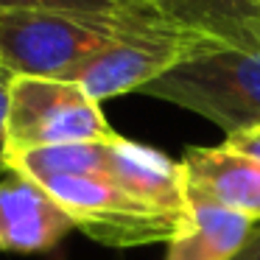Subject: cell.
<instances>
[{
  "label": "cell",
  "instance_id": "1",
  "mask_svg": "<svg viewBox=\"0 0 260 260\" xmlns=\"http://www.w3.org/2000/svg\"><path fill=\"white\" fill-rule=\"evenodd\" d=\"M159 14L157 3L129 14L0 12V68L12 76L68 79L109 42Z\"/></svg>",
  "mask_w": 260,
  "mask_h": 260
},
{
  "label": "cell",
  "instance_id": "2",
  "mask_svg": "<svg viewBox=\"0 0 260 260\" xmlns=\"http://www.w3.org/2000/svg\"><path fill=\"white\" fill-rule=\"evenodd\" d=\"M140 92L213 120L224 135L257 126L260 45L252 51L215 48L199 53L154 79Z\"/></svg>",
  "mask_w": 260,
  "mask_h": 260
},
{
  "label": "cell",
  "instance_id": "3",
  "mask_svg": "<svg viewBox=\"0 0 260 260\" xmlns=\"http://www.w3.org/2000/svg\"><path fill=\"white\" fill-rule=\"evenodd\" d=\"M9 154H25L51 146L107 143L118 132L104 118L101 104L79 84L64 79L12 76L9 81Z\"/></svg>",
  "mask_w": 260,
  "mask_h": 260
},
{
  "label": "cell",
  "instance_id": "4",
  "mask_svg": "<svg viewBox=\"0 0 260 260\" xmlns=\"http://www.w3.org/2000/svg\"><path fill=\"white\" fill-rule=\"evenodd\" d=\"M207 51H215L213 42L179 28L165 14H159L109 42L104 51L81 62L64 81L79 84L92 101L101 104L126 92H140L179 62Z\"/></svg>",
  "mask_w": 260,
  "mask_h": 260
},
{
  "label": "cell",
  "instance_id": "5",
  "mask_svg": "<svg viewBox=\"0 0 260 260\" xmlns=\"http://www.w3.org/2000/svg\"><path fill=\"white\" fill-rule=\"evenodd\" d=\"M53 202L70 215L76 230L107 246H146L171 243L190 221L135 199L101 174L90 176H56L40 182Z\"/></svg>",
  "mask_w": 260,
  "mask_h": 260
},
{
  "label": "cell",
  "instance_id": "6",
  "mask_svg": "<svg viewBox=\"0 0 260 260\" xmlns=\"http://www.w3.org/2000/svg\"><path fill=\"white\" fill-rule=\"evenodd\" d=\"M73 230L70 215L40 182L9 162L0 165V252H48Z\"/></svg>",
  "mask_w": 260,
  "mask_h": 260
},
{
  "label": "cell",
  "instance_id": "7",
  "mask_svg": "<svg viewBox=\"0 0 260 260\" xmlns=\"http://www.w3.org/2000/svg\"><path fill=\"white\" fill-rule=\"evenodd\" d=\"M118 187L157 210L174 215H187V185L182 162L159 154L129 137H115L107 143L104 174Z\"/></svg>",
  "mask_w": 260,
  "mask_h": 260
},
{
  "label": "cell",
  "instance_id": "8",
  "mask_svg": "<svg viewBox=\"0 0 260 260\" xmlns=\"http://www.w3.org/2000/svg\"><path fill=\"white\" fill-rule=\"evenodd\" d=\"M182 171L190 190L260 221V162L230 151L221 143L215 148H187Z\"/></svg>",
  "mask_w": 260,
  "mask_h": 260
},
{
  "label": "cell",
  "instance_id": "9",
  "mask_svg": "<svg viewBox=\"0 0 260 260\" xmlns=\"http://www.w3.org/2000/svg\"><path fill=\"white\" fill-rule=\"evenodd\" d=\"M174 25L215 48L252 51L260 45V0H154Z\"/></svg>",
  "mask_w": 260,
  "mask_h": 260
},
{
  "label": "cell",
  "instance_id": "10",
  "mask_svg": "<svg viewBox=\"0 0 260 260\" xmlns=\"http://www.w3.org/2000/svg\"><path fill=\"white\" fill-rule=\"evenodd\" d=\"M187 226L168 243L165 260H230L257 221L187 187Z\"/></svg>",
  "mask_w": 260,
  "mask_h": 260
},
{
  "label": "cell",
  "instance_id": "11",
  "mask_svg": "<svg viewBox=\"0 0 260 260\" xmlns=\"http://www.w3.org/2000/svg\"><path fill=\"white\" fill-rule=\"evenodd\" d=\"M154 0H0V12H73V14H129Z\"/></svg>",
  "mask_w": 260,
  "mask_h": 260
},
{
  "label": "cell",
  "instance_id": "12",
  "mask_svg": "<svg viewBox=\"0 0 260 260\" xmlns=\"http://www.w3.org/2000/svg\"><path fill=\"white\" fill-rule=\"evenodd\" d=\"M224 146L235 154H243V157L260 162V123L257 126H249V129H241V132H232L226 135Z\"/></svg>",
  "mask_w": 260,
  "mask_h": 260
},
{
  "label": "cell",
  "instance_id": "13",
  "mask_svg": "<svg viewBox=\"0 0 260 260\" xmlns=\"http://www.w3.org/2000/svg\"><path fill=\"white\" fill-rule=\"evenodd\" d=\"M9 81L12 73H0V165L6 162L9 154V135H6V118H9Z\"/></svg>",
  "mask_w": 260,
  "mask_h": 260
},
{
  "label": "cell",
  "instance_id": "14",
  "mask_svg": "<svg viewBox=\"0 0 260 260\" xmlns=\"http://www.w3.org/2000/svg\"><path fill=\"white\" fill-rule=\"evenodd\" d=\"M230 260H260V221L254 224V230H252V235L246 238V243H243Z\"/></svg>",
  "mask_w": 260,
  "mask_h": 260
},
{
  "label": "cell",
  "instance_id": "15",
  "mask_svg": "<svg viewBox=\"0 0 260 260\" xmlns=\"http://www.w3.org/2000/svg\"><path fill=\"white\" fill-rule=\"evenodd\" d=\"M0 73H3V68H0Z\"/></svg>",
  "mask_w": 260,
  "mask_h": 260
}]
</instances>
